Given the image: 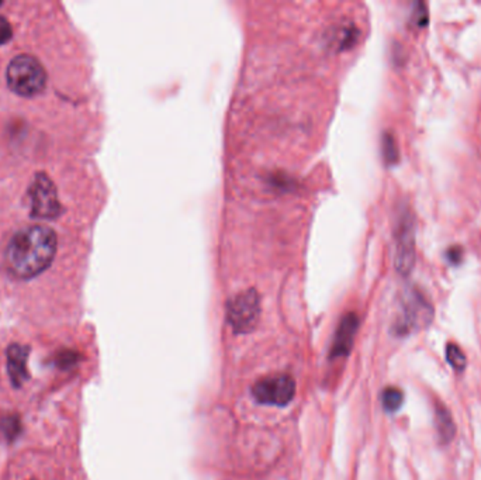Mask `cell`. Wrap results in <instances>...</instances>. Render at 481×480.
I'll use <instances>...</instances> for the list:
<instances>
[{
	"mask_svg": "<svg viewBox=\"0 0 481 480\" xmlns=\"http://www.w3.org/2000/svg\"><path fill=\"white\" fill-rule=\"evenodd\" d=\"M57 245V234L50 227H26L15 234L6 248L8 269L20 279L35 278L53 264Z\"/></svg>",
	"mask_w": 481,
	"mask_h": 480,
	"instance_id": "1",
	"label": "cell"
},
{
	"mask_svg": "<svg viewBox=\"0 0 481 480\" xmlns=\"http://www.w3.org/2000/svg\"><path fill=\"white\" fill-rule=\"evenodd\" d=\"M10 89L24 98L37 96L47 85V72L39 61L31 55H17L6 71Z\"/></svg>",
	"mask_w": 481,
	"mask_h": 480,
	"instance_id": "2",
	"label": "cell"
},
{
	"mask_svg": "<svg viewBox=\"0 0 481 480\" xmlns=\"http://www.w3.org/2000/svg\"><path fill=\"white\" fill-rule=\"evenodd\" d=\"M433 320V308L430 301L417 289L411 287L403 292L400 299L399 316L394 324L397 334L426 328Z\"/></svg>",
	"mask_w": 481,
	"mask_h": 480,
	"instance_id": "3",
	"label": "cell"
},
{
	"mask_svg": "<svg viewBox=\"0 0 481 480\" xmlns=\"http://www.w3.org/2000/svg\"><path fill=\"white\" fill-rule=\"evenodd\" d=\"M260 319V296L248 289L234 296L227 304V321L235 334H248L255 330Z\"/></svg>",
	"mask_w": 481,
	"mask_h": 480,
	"instance_id": "4",
	"label": "cell"
},
{
	"mask_svg": "<svg viewBox=\"0 0 481 480\" xmlns=\"http://www.w3.org/2000/svg\"><path fill=\"white\" fill-rule=\"evenodd\" d=\"M252 396L260 405L284 407L296 396V382L284 373L266 376L253 384Z\"/></svg>",
	"mask_w": 481,
	"mask_h": 480,
	"instance_id": "5",
	"label": "cell"
},
{
	"mask_svg": "<svg viewBox=\"0 0 481 480\" xmlns=\"http://www.w3.org/2000/svg\"><path fill=\"white\" fill-rule=\"evenodd\" d=\"M28 195L33 217L51 220V218H55L60 214L61 204L57 196V189L47 175H37Z\"/></svg>",
	"mask_w": 481,
	"mask_h": 480,
	"instance_id": "6",
	"label": "cell"
},
{
	"mask_svg": "<svg viewBox=\"0 0 481 480\" xmlns=\"http://www.w3.org/2000/svg\"><path fill=\"white\" fill-rule=\"evenodd\" d=\"M415 233L412 218L408 214L401 215L400 224L396 231V251H394V268L401 276H408L415 265Z\"/></svg>",
	"mask_w": 481,
	"mask_h": 480,
	"instance_id": "7",
	"label": "cell"
},
{
	"mask_svg": "<svg viewBox=\"0 0 481 480\" xmlns=\"http://www.w3.org/2000/svg\"><path fill=\"white\" fill-rule=\"evenodd\" d=\"M359 328V319L355 313H347L339 321V326L335 331L332 346H331V358L347 357L352 351L355 337Z\"/></svg>",
	"mask_w": 481,
	"mask_h": 480,
	"instance_id": "8",
	"label": "cell"
},
{
	"mask_svg": "<svg viewBox=\"0 0 481 480\" xmlns=\"http://www.w3.org/2000/svg\"><path fill=\"white\" fill-rule=\"evenodd\" d=\"M28 351V346L21 344H13L8 348V372L15 387L23 386L30 379L27 371Z\"/></svg>",
	"mask_w": 481,
	"mask_h": 480,
	"instance_id": "9",
	"label": "cell"
},
{
	"mask_svg": "<svg viewBox=\"0 0 481 480\" xmlns=\"http://www.w3.org/2000/svg\"><path fill=\"white\" fill-rule=\"evenodd\" d=\"M435 427L441 444H449L456 435V424L449 409L441 402L435 403Z\"/></svg>",
	"mask_w": 481,
	"mask_h": 480,
	"instance_id": "10",
	"label": "cell"
},
{
	"mask_svg": "<svg viewBox=\"0 0 481 480\" xmlns=\"http://www.w3.org/2000/svg\"><path fill=\"white\" fill-rule=\"evenodd\" d=\"M0 432L8 441H13L21 432V421L17 414H0Z\"/></svg>",
	"mask_w": 481,
	"mask_h": 480,
	"instance_id": "11",
	"label": "cell"
},
{
	"mask_svg": "<svg viewBox=\"0 0 481 480\" xmlns=\"http://www.w3.org/2000/svg\"><path fill=\"white\" fill-rule=\"evenodd\" d=\"M383 407L388 413H396L401 409L404 402V395L399 387H387L381 396Z\"/></svg>",
	"mask_w": 481,
	"mask_h": 480,
	"instance_id": "12",
	"label": "cell"
},
{
	"mask_svg": "<svg viewBox=\"0 0 481 480\" xmlns=\"http://www.w3.org/2000/svg\"><path fill=\"white\" fill-rule=\"evenodd\" d=\"M446 359L451 364V366L457 372H463L467 366V358L464 353L462 351L460 346H457L453 342L446 345Z\"/></svg>",
	"mask_w": 481,
	"mask_h": 480,
	"instance_id": "13",
	"label": "cell"
},
{
	"mask_svg": "<svg viewBox=\"0 0 481 480\" xmlns=\"http://www.w3.org/2000/svg\"><path fill=\"white\" fill-rule=\"evenodd\" d=\"M381 145H383V158H384L385 163L387 165L397 163L399 158H400V152H399L396 139L392 137L391 134H384Z\"/></svg>",
	"mask_w": 481,
	"mask_h": 480,
	"instance_id": "14",
	"label": "cell"
},
{
	"mask_svg": "<svg viewBox=\"0 0 481 480\" xmlns=\"http://www.w3.org/2000/svg\"><path fill=\"white\" fill-rule=\"evenodd\" d=\"M78 361H79V354L75 351H69V349H65V351L57 354V365L62 369L75 366Z\"/></svg>",
	"mask_w": 481,
	"mask_h": 480,
	"instance_id": "15",
	"label": "cell"
},
{
	"mask_svg": "<svg viewBox=\"0 0 481 480\" xmlns=\"http://www.w3.org/2000/svg\"><path fill=\"white\" fill-rule=\"evenodd\" d=\"M412 23L418 27H425L428 24V9L422 2L417 3V6L414 9Z\"/></svg>",
	"mask_w": 481,
	"mask_h": 480,
	"instance_id": "16",
	"label": "cell"
},
{
	"mask_svg": "<svg viewBox=\"0 0 481 480\" xmlns=\"http://www.w3.org/2000/svg\"><path fill=\"white\" fill-rule=\"evenodd\" d=\"M13 35V30L10 23L8 21V19L0 16V46H3L6 44Z\"/></svg>",
	"mask_w": 481,
	"mask_h": 480,
	"instance_id": "17",
	"label": "cell"
},
{
	"mask_svg": "<svg viewBox=\"0 0 481 480\" xmlns=\"http://www.w3.org/2000/svg\"><path fill=\"white\" fill-rule=\"evenodd\" d=\"M448 258L451 262H453V264H459V262L462 260V249H459L457 247L451 248L448 251Z\"/></svg>",
	"mask_w": 481,
	"mask_h": 480,
	"instance_id": "18",
	"label": "cell"
}]
</instances>
